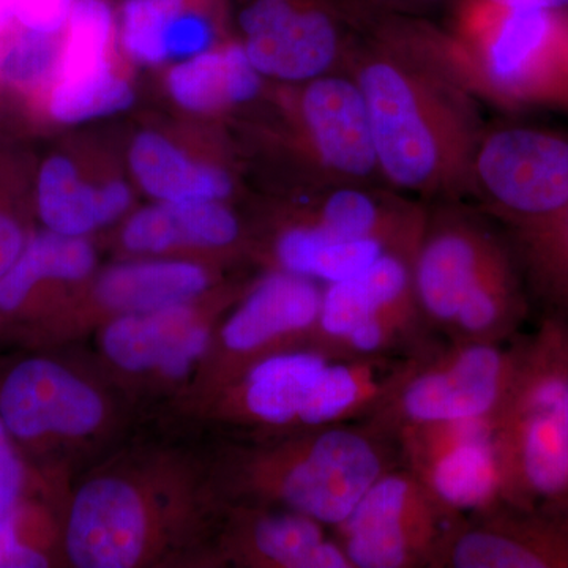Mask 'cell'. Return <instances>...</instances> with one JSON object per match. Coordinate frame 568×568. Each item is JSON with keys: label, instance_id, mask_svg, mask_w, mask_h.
Instances as JSON below:
<instances>
[{"label": "cell", "instance_id": "obj_33", "mask_svg": "<svg viewBox=\"0 0 568 568\" xmlns=\"http://www.w3.org/2000/svg\"><path fill=\"white\" fill-rule=\"evenodd\" d=\"M22 466L7 436L6 425L0 420V519L7 517L20 496Z\"/></svg>", "mask_w": 568, "mask_h": 568}, {"label": "cell", "instance_id": "obj_4", "mask_svg": "<svg viewBox=\"0 0 568 568\" xmlns=\"http://www.w3.org/2000/svg\"><path fill=\"white\" fill-rule=\"evenodd\" d=\"M426 355L355 358L325 349L268 355L250 369L245 407L257 422L272 426L324 428L362 422Z\"/></svg>", "mask_w": 568, "mask_h": 568}, {"label": "cell", "instance_id": "obj_28", "mask_svg": "<svg viewBox=\"0 0 568 568\" xmlns=\"http://www.w3.org/2000/svg\"><path fill=\"white\" fill-rule=\"evenodd\" d=\"M115 39L118 14L111 3L108 0H77L63 31L54 81L93 77L114 69L111 51Z\"/></svg>", "mask_w": 568, "mask_h": 568}, {"label": "cell", "instance_id": "obj_5", "mask_svg": "<svg viewBox=\"0 0 568 568\" xmlns=\"http://www.w3.org/2000/svg\"><path fill=\"white\" fill-rule=\"evenodd\" d=\"M469 197L510 244L551 233L568 219V136L528 125L485 130Z\"/></svg>", "mask_w": 568, "mask_h": 568}, {"label": "cell", "instance_id": "obj_26", "mask_svg": "<svg viewBox=\"0 0 568 568\" xmlns=\"http://www.w3.org/2000/svg\"><path fill=\"white\" fill-rule=\"evenodd\" d=\"M95 253L84 237L54 231L33 234L17 263L0 278V312H14L47 280H81L91 274Z\"/></svg>", "mask_w": 568, "mask_h": 568}, {"label": "cell", "instance_id": "obj_29", "mask_svg": "<svg viewBox=\"0 0 568 568\" xmlns=\"http://www.w3.org/2000/svg\"><path fill=\"white\" fill-rule=\"evenodd\" d=\"M43 100L52 121L74 125L129 110L134 89L125 77L111 69L93 77L52 81Z\"/></svg>", "mask_w": 568, "mask_h": 568}, {"label": "cell", "instance_id": "obj_3", "mask_svg": "<svg viewBox=\"0 0 568 568\" xmlns=\"http://www.w3.org/2000/svg\"><path fill=\"white\" fill-rule=\"evenodd\" d=\"M448 32L481 99L568 112V11L455 0Z\"/></svg>", "mask_w": 568, "mask_h": 568}, {"label": "cell", "instance_id": "obj_24", "mask_svg": "<svg viewBox=\"0 0 568 568\" xmlns=\"http://www.w3.org/2000/svg\"><path fill=\"white\" fill-rule=\"evenodd\" d=\"M390 252L398 250L339 241L315 224L298 219L280 231L274 244V256L280 271L324 284L349 278Z\"/></svg>", "mask_w": 568, "mask_h": 568}, {"label": "cell", "instance_id": "obj_7", "mask_svg": "<svg viewBox=\"0 0 568 568\" xmlns=\"http://www.w3.org/2000/svg\"><path fill=\"white\" fill-rule=\"evenodd\" d=\"M525 343L447 342L422 358L387 402L362 422L395 440L409 426L499 417L517 381Z\"/></svg>", "mask_w": 568, "mask_h": 568}, {"label": "cell", "instance_id": "obj_10", "mask_svg": "<svg viewBox=\"0 0 568 568\" xmlns=\"http://www.w3.org/2000/svg\"><path fill=\"white\" fill-rule=\"evenodd\" d=\"M402 465L395 440L365 422L324 426L271 463V489L291 511L342 525L369 487Z\"/></svg>", "mask_w": 568, "mask_h": 568}, {"label": "cell", "instance_id": "obj_8", "mask_svg": "<svg viewBox=\"0 0 568 568\" xmlns=\"http://www.w3.org/2000/svg\"><path fill=\"white\" fill-rule=\"evenodd\" d=\"M414 248L398 250L342 282L325 284L316 331L324 349L355 358L439 349L414 290Z\"/></svg>", "mask_w": 568, "mask_h": 568}, {"label": "cell", "instance_id": "obj_16", "mask_svg": "<svg viewBox=\"0 0 568 568\" xmlns=\"http://www.w3.org/2000/svg\"><path fill=\"white\" fill-rule=\"evenodd\" d=\"M324 287L316 280L276 271L254 287L223 331L224 345L253 354L316 328Z\"/></svg>", "mask_w": 568, "mask_h": 568}, {"label": "cell", "instance_id": "obj_17", "mask_svg": "<svg viewBox=\"0 0 568 568\" xmlns=\"http://www.w3.org/2000/svg\"><path fill=\"white\" fill-rule=\"evenodd\" d=\"M103 343L111 361L130 372L160 368L166 375L182 376L203 354L207 332L189 308L173 305L115 321Z\"/></svg>", "mask_w": 568, "mask_h": 568}, {"label": "cell", "instance_id": "obj_23", "mask_svg": "<svg viewBox=\"0 0 568 568\" xmlns=\"http://www.w3.org/2000/svg\"><path fill=\"white\" fill-rule=\"evenodd\" d=\"M529 313V291L511 250L467 295L446 336L448 343H507Z\"/></svg>", "mask_w": 568, "mask_h": 568}, {"label": "cell", "instance_id": "obj_20", "mask_svg": "<svg viewBox=\"0 0 568 568\" xmlns=\"http://www.w3.org/2000/svg\"><path fill=\"white\" fill-rule=\"evenodd\" d=\"M495 432L452 446L410 470L444 504L465 517L503 506V467Z\"/></svg>", "mask_w": 568, "mask_h": 568}, {"label": "cell", "instance_id": "obj_15", "mask_svg": "<svg viewBox=\"0 0 568 568\" xmlns=\"http://www.w3.org/2000/svg\"><path fill=\"white\" fill-rule=\"evenodd\" d=\"M145 515L130 485L100 478L78 493L71 507L67 551L81 568H126L140 559Z\"/></svg>", "mask_w": 568, "mask_h": 568}, {"label": "cell", "instance_id": "obj_6", "mask_svg": "<svg viewBox=\"0 0 568 568\" xmlns=\"http://www.w3.org/2000/svg\"><path fill=\"white\" fill-rule=\"evenodd\" d=\"M377 11L368 0H245L239 41L265 81L297 84L346 73Z\"/></svg>", "mask_w": 568, "mask_h": 568}, {"label": "cell", "instance_id": "obj_31", "mask_svg": "<svg viewBox=\"0 0 568 568\" xmlns=\"http://www.w3.org/2000/svg\"><path fill=\"white\" fill-rule=\"evenodd\" d=\"M185 0H123L118 13V40L133 62L159 67L168 62L164 36Z\"/></svg>", "mask_w": 568, "mask_h": 568}, {"label": "cell", "instance_id": "obj_36", "mask_svg": "<svg viewBox=\"0 0 568 568\" xmlns=\"http://www.w3.org/2000/svg\"><path fill=\"white\" fill-rule=\"evenodd\" d=\"M372 6L390 13L410 14V17H426L429 11L446 3L447 0H368Z\"/></svg>", "mask_w": 568, "mask_h": 568}, {"label": "cell", "instance_id": "obj_12", "mask_svg": "<svg viewBox=\"0 0 568 568\" xmlns=\"http://www.w3.org/2000/svg\"><path fill=\"white\" fill-rule=\"evenodd\" d=\"M510 250L491 220L463 201L428 204L414 253V290L425 323L446 338L467 295Z\"/></svg>", "mask_w": 568, "mask_h": 568}, {"label": "cell", "instance_id": "obj_38", "mask_svg": "<svg viewBox=\"0 0 568 568\" xmlns=\"http://www.w3.org/2000/svg\"><path fill=\"white\" fill-rule=\"evenodd\" d=\"M564 357H566V425L568 436V320H566V332H564Z\"/></svg>", "mask_w": 568, "mask_h": 568}, {"label": "cell", "instance_id": "obj_2", "mask_svg": "<svg viewBox=\"0 0 568 568\" xmlns=\"http://www.w3.org/2000/svg\"><path fill=\"white\" fill-rule=\"evenodd\" d=\"M566 317L548 315L526 338L495 439L506 506L568 508Z\"/></svg>", "mask_w": 568, "mask_h": 568}, {"label": "cell", "instance_id": "obj_14", "mask_svg": "<svg viewBox=\"0 0 568 568\" xmlns=\"http://www.w3.org/2000/svg\"><path fill=\"white\" fill-rule=\"evenodd\" d=\"M103 417L100 396L44 358L22 362L0 388V420L20 439L88 435Z\"/></svg>", "mask_w": 568, "mask_h": 568}, {"label": "cell", "instance_id": "obj_9", "mask_svg": "<svg viewBox=\"0 0 568 568\" xmlns=\"http://www.w3.org/2000/svg\"><path fill=\"white\" fill-rule=\"evenodd\" d=\"M466 518L399 465L377 478L336 526V541L353 568H443Z\"/></svg>", "mask_w": 568, "mask_h": 568}, {"label": "cell", "instance_id": "obj_32", "mask_svg": "<svg viewBox=\"0 0 568 568\" xmlns=\"http://www.w3.org/2000/svg\"><path fill=\"white\" fill-rule=\"evenodd\" d=\"M77 0H0V41L18 33L62 36Z\"/></svg>", "mask_w": 568, "mask_h": 568}, {"label": "cell", "instance_id": "obj_18", "mask_svg": "<svg viewBox=\"0 0 568 568\" xmlns=\"http://www.w3.org/2000/svg\"><path fill=\"white\" fill-rule=\"evenodd\" d=\"M36 200L47 230L84 237L125 213L132 204V192L121 179L93 185L70 156L54 153L40 164Z\"/></svg>", "mask_w": 568, "mask_h": 568}, {"label": "cell", "instance_id": "obj_21", "mask_svg": "<svg viewBox=\"0 0 568 568\" xmlns=\"http://www.w3.org/2000/svg\"><path fill=\"white\" fill-rule=\"evenodd\" d=\"M129 160L134 181L159 203L224 201L234 190L230 173L196 162L160 133L138 134Z\"/></svg>", "mask_w": 568, "mask_h": 568}, {"label": "cell", "instance_id": "obj_25", "mask_svg": "<svg viewBox=\"0 0 568 568\" xmlns=\"http://www.w3.org/2000/svg\"><path fill=\"white\" fill-rule=\"evenodd\" d=\"M207 286L203 268L179 261L123 264L100 280L97 294L104 305L141 313L181 305Z\"/></svg>", "mask_w": 568, "mask_h": 568}, {"label": "cell", "instance_id": "obj_34", "mask_svg": "<svg viewBox=\"0 0 568 568\" xmlns=\"http://www.w3.org/2000/svg\"><path fill=\"white\" fill-rule=\"evenodd\" d=\"M48 560L18 540L13 514L0 519V568H43Z\"/></svg>", "mask_w": 568, "mask_h": 568}, {"label": "cell", "instance_id": "obj_37", "mask_svg": "<svg viewBox=\"0 0 568 568\" xmlns=\"http://www.w3.org/2000/svg\"><path fill=\"white\" fill-rule=\"evenodd\" d=\"M499 6L523 7L548 11H568V0H487Z\"/></svg>", "mask_w": 568, "mask_h": 568}, {"label": "cell", "instance_id": "obj_11", "mask_svg": "<svg viewBox=\"0 0 568 568\" xmlns=\"http://www.w3.org/2000/svg\"><path fill=\"white\" fill-rule=\"evenodd\" d=\"M286 85L282 103L291 153L308 193L347 185H384L361 91L349 73Z\"/></svg>", "mask_w": 568, "mask_h": 568}, {"label": "cell", "instance_id": "obj_27", "mask_svg": "<svg viewBox=\"0 0 568 568\" xmlns=\"http://www.w3.org/2000/svg\"><path fill=\"white\" fill-rule=\"evenodd\" d=\"M316 519L297 514L261 515L252 526L257 558L286 568H353L338 541L324 536Z\"/></svg>", "mask_w": 568, "mask_h": 568}, {"label": "cell", "instance_id": "obj_30", "mask_svg": "<svg viewBox=\"0 0 568 568\" xmlns=\"http://www.w3.org/2000/svg\"><path fill=\"white\" fill-rule=\"evenodd\" d=\"M62 36L24 32L0 41V85L44 95L58 71Z\"/></svg>", "mask_w": 568, "mask_h": 568}, {"label": "cell", "instance_id": "obj_22", "mask_svg": "<svg viewBox=\"0 0 568 568\" xmlns=\"http://www.w3.org/2000/svg\"><path fill=\"white\" fill-rule=\"evenodd\" d=\"M241 235V224L223 201L160 203L134 213L123 230L130 252L160 253L179 245L226 246Z\"/></svg>", "mask_w": 568, "mask_h": 568}, {"label": "cell", "instance_id": "obj_1", "mask_svg": "<svg viewBox=\"0 0 568 568\" xmlns=\"http://www.w3.org/2000/svg\"><path fill=\"white\" fill-rule=\"evenodd\" d=\"M346 73L364 100L384 185L420 201H465L487 125L450 32L377 11Z\"/></svg>", "mask_w": 568, "mask_h": 568}, {"label": "cell", "instance_id": "obj_19", "mask_svg": "<svg viewBox=\"0 0 568 568\" xmlns=\"http://www.w3.org/2000/svg\"><path fill=\"white\" fill-rule=\"evenodd\" d=\"M265 82L241 41L175 62L166 77L171 99L183 110L200 114L256 102Z\"/></svg>", "mask_w": 568, "mask_h": 568}, {"label": "cell", "instance_id": "obj_13", "mask_svg": "<svg viewBox=\"0 0 568 568\" xmlns=\"http://www.w3.org/2000/svg\"><path fill=\"white\" fill-rule=\"evenodd\" d=\"M443 568H568V508L503 504L467 517Z\"/></svg>", "mask_w": 568, "mask_h": 568}, {"label": "cell", "instance_id": "obj_35", "mask_svg": "<svg viewBox=\"0 0 568 568\" xmlns=\"http://www.w3.org/2000/svg\"><path fill=\"white\" fill-rule=\"evenodd\" d=\"M28 239L18 220L0 209V278L17 263Z\"/></svg>", "mask_w": 568, "mask_h": 568}]
</instances>
